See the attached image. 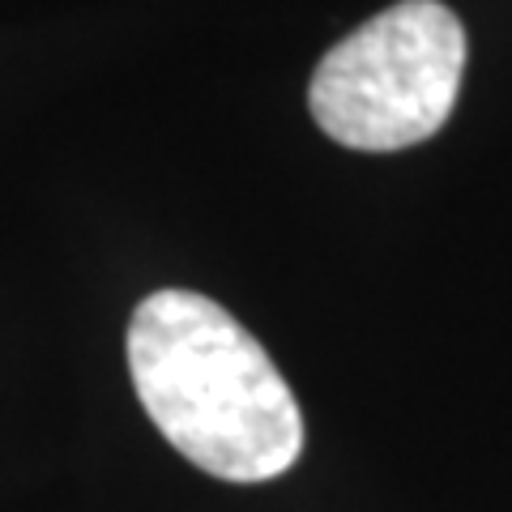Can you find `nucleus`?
Here are the masks:
<instances>
[{"label": "nucleus", "mask_w": 512, "mask_h": 512, "mask_svg": "<svg viewBox=\"0 0 512 512\" xmlns=\"http://www.w3.org/2000/svg\"><path fill=\"white\" fill-rule=\"evenodd\" d=\"M128 372L150 423L205 474L269 483L303 453V414L265 346L197 291H154L128 320Z\"/></svg>", "instance_id": "f257e3e1"}, {"label": "nucleus", "mask_w": 512, "mask_h": 512, "mask_svg": "<svg viewBox=\"0 0 512 512\" xmlns=\"http://www.w3.org/2000/svg\"><path fill=\"white\" fill-rule=\"evenodd\" d=\"M466 73V30L440 0H402L329 47L312 116L338 146L389 154L440 133Z\"/></svg>", "instance_id": "f03ea898"}]
</instances>
